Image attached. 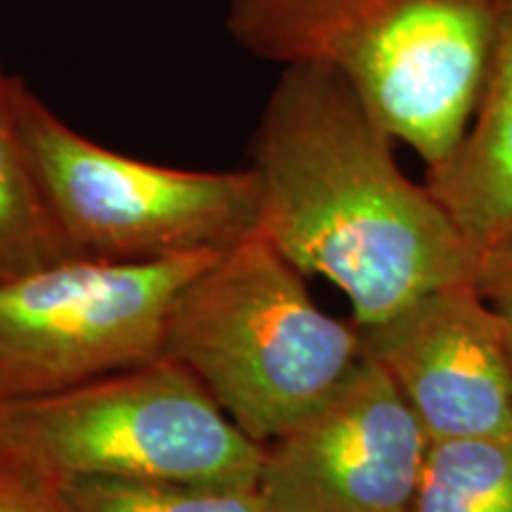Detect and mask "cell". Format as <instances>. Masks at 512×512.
Returning a JSON list of instances; mask_svg holds the SVG:
<instances>
[{"label": "cell", "mask_w": 512, "mask_h": 512, "mask_svg": "<svg viewBox=\"0 0 512 512\" xmlns=\"http://www.w3.org/2000/svg\"><path fill=\"white\" fill-rule=\"evenodd\" d=\"M8 451V446H5V403L0 401V453Z\"/></svg>", "instance_id": "17"}, {"label": "cell", "mask_w": 512, "mask_h": 512, "mask_svg": "<svg viewBox=\"0 0 512 512\" xmlns=\"http://www.w3.org/2000/svg\"><path fill=\"white\" fill-rule=\"evenodd\" d=\"M5 446L60 479L240 489H256L264 460V446L166 356L67 392L5 403Z\"/></svg>", "instance_id": "5"}, {"label": "cell", "mask_w": 512, "mask_h": 512, "mask_svg": "<svg viewBox=\"0 0 512 512\" xmlns=\"http://www.w3.org/2000/svg\"><path fill=\"white\" fill-rule=\"evenodd\" d=\"M69 512H275L259 489L202 484L62 479Z\"/></svg>", "instance_id": "12"}, {"label": "cell", "mask_w": 512, "mask_h": 512, "mask_svg": "<svg viewBox=\"0 0 512 512\" xmlns=\"http://www.w3.org/2000/svg\"><path fill=\"white\" fill-rule=\"evenodd\" d=\"M8 117L72 256L162 261L226 252L256 233L252 169L188 171L119 155L57 119L17 76Z\"/></svg>", "instance_id": "4"}, {"label": "cell", "mask_w": 512, "mask_h": 512, "mask_svg": "<svg viewBox=\"0 0 512 512\" xmlns=\"http://www.w3.org/2000/svg\"><path fill=\"white\" fill-rule=\"evenodd\" d=\"M408 512H512V434L430 441Z\"/></svg>", "instance_id": "10"}, {"label": "cell", "mask_w": 512, "mask_h": 512, "mask_svg": "<svg viewBox=\"0 0 512 512\" xmlns=\"http://www.w3.org/2000/svg\"><path fill=\"white\" fill-rule=\"evenodd\" d=\"M475 285L491 304L512 302V238L479 256Z\"/></svg>", "instance_id": "14"}, {"label": "cell", "mask_w": 512, "mask_h": 512, "mask_svg": "<svg viewBox=\"0 0 512 512\" xmlns=\"http://www.w3.org/2000/svg\"><path fill=\"white\" fill-rule=\"evenodd\" d=\"M219 254L72 256L0 283V401L41 399L155 361L178 292Z\"/></svg>", "instance_id": "6"}, {"label": "cell", "mask_w": 512, "mask_h": 512, "mask_svg": "<svg viewBox=\"0 0 512 512\" xmlns=\"http://www.w3.org/2000/svg\"><path fill=\"white\" fill-rule=\"evenodd\" d=\"M392 140L342 76L294 64L252 145L256 233L347 294L356 328L477 273L475 249L430 188L399 169Z\"/></svg>", "instance_id": "1"}, {"label": "cell", "mask_w": 512, "mask_h": 512, "mask_svg": "<svg viewBox=\"0 0 512 512\" xmlns=\"http://www.w3.org/2000/svg\"><path fill=\"white\" fill-rule=\"evenodd\" d=\"M162 356L190 370L249 439L304 420L361 361L358 328L318 309L297 271L254 233L178 292Z\"/></svg>", "instance_id": "3"}, {"label": "cell", "mask_w": 512, "mask_h": 512, "mask_svg": "<svg viewBox=\"0 0 512 512\" xmlns=\"http://www.w3.org/2000/svg\"><path fill=\"white\" fill-rule=\"evenodd\" d=\"M494 0H230L228 31L261 60L332 69L394 140L444 164L463 140Z\"/></svg>", "instance_id": "2"}, {"label": "cell", "mask_w": 512, "mask_h": 512, "mask_svg": "<svg viewBox=\"0 0 512 512\" xmlns=\"http://www.w3.org/2000/svg\"><path fill=\"white\" fill-rule=\"evenodd\" d=\"M498 311H501V316L505 320V330H508V342H510V351H512V302H505V304H496Z\"/></svg>", "instance_id": "15"}, {"label": "cell", "mask_w": 512, "mask_h": 512, "mask_svg": "<svg viewBox=\"0 0 512 512\" xmlns=\"http://www.w3.org/2000/svg\"><path fill=\"white\" fill-rule=\"evenodd\" d=\"M358 332L430 441L512 434L508 330L472 280L437 287Z\"/></svg>", "instance_id": "8"}, {"label": "cell", "mask_w": 512, "mask_h": 512, "mask_svg": "<svg viewBox=\"0 0 512 512\" xmlns=\"http://www.w3.org/2000/svg\"><path fill=\"white\" fill-rule=\"evenodd\" d=\"M72 259L24 147L0 110V283Z\"/></svg>", "instance_id": "11"}, {"label": "cell", "mask_w": 512, "mask_h": 512, "mask_svg": "<svg viewBox=\"0 0 512 512\" xmlns=\"http://www.w3.org/2000/svg\"><path fill=\"white\" fill-rule=\"evenodd\" d=\"M8 81L10 76H5L0 69V110H5V105H8Z\"/></svg>", "instance_id": "16"}, {"label": "cell", "mask_w": 512, "mask_h": 512, "mask_svg": "<svg viewBox=\"0 0 512 512\" xmlns=\"http://www.w3.org/2000/svg\"><path fill=\"white\" fill-rule=\"evenodd\" d=\"M430 437L363 354L323 403L264 446L256 489L275 512H408Z\"/></svg>", "instance_id": "7"}, {"label": "cell", "mask_w": 512, "mask_h": 512, "mask_svg": "<svg viewBox=\"0 0 512 512\" xmlns=\"http://www.w3.org/2000/svg\"><path fill=\"white\" fill-rule=\"evenodd\" d=\"M427 188L477 256L512 238V0H494L475 114L453 155L427 169Z\"/></svg>", "instance_id": "9"}, {"label": "cell", "mask_w": 512, "mask_h": 512, "mask_svg": "<svg viewBox=\"0 0 512 512\" xmlns=\"http://www.w3.org/2000/svg\"><path fill=\"white\" fill-rule=\"evenodd\" d=\"M0 512H69L62 479L8 448L0 453Z\"/></svg>", "instance_id": "13"}]
</instances>
